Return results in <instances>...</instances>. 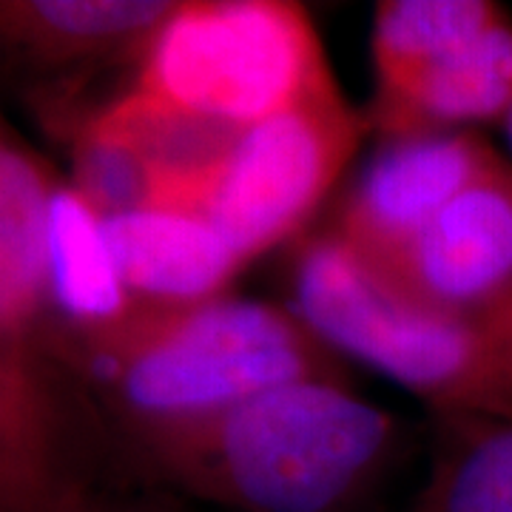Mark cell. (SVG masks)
Segmentation results:
<instances>
[{
  "label": "cell",
  "instance_id": "cell-8",
  "mask_svg": "<svg viewBox=\"0 0 512 512\" xmlns=\"http://www.w3.org/2000/svg\"><path fill=\"white\" fill-rule=\"evenodd\" d=\"M370 271L433 311L487 316L512 296V168L495 163Z\"/></svg>",
  "mask_w": 512,
  "mask_h": 512
},
{
  "label": "cell",
  "instance_id": "cell-18",
  "mask_svg": "<svg viewBox=\"0 0 512 512\" xmlns=\"http://www.w3.org/2000/svg\"><path fill=\"white\" fill-rule=\"evenodd\" d=\"M3 140H6V134H3V128H0V146H3Z\"/></svg>",
  "mask_w": 512,
  "mask_h": 512
},
{
  "label": "cell",
  "instance_id": "cell-5",
  "mask_svg": "<svg viewBox=\"0 0 512 512\" xmlns=\"http://www.w3.org/2000/svg\"><path fill=\"white\" fill-rule=\"evenodd\" d=\"M333 80L308 12L288 0H177L128 92L231 131Z\"/></svg>",
  "mask_w": 512,
  "mask_h": 512
},
{
  "label": "cell",
  "instance_id": "cell-13",
  "mask_svg": "<svg viewBox=\"0 0 512 512\" xmlns=\"http://www.w3.org/2000/svg\"><path fill=\"white\" fill-rule=\"evenodd\" d=\"M49 279L57 311L72 325L109 322L131 305L111 256L103 217H97L69 183L57 185L49 211Z\"/></svg>",
  "mask_w": 512,
  "mask_h": 512
},
{
  "label": "cell",
  "instance_id": "cell-3",
  "mask_svg": "<svg viewBox=\"0 0 512 512\" xmlns=\"http://www.w3.org/2000/svg\"><path fill=\"white\" fill-rule=\"evenodd\" d=\"M66 325L114 447L282 384H348L339 356L296 313L231 293L194 305L131 299L109 322Z\"/></svg>",
  "mask_w": 512,
  "mask_h": 512
},
{
  "label": "cell",
  "instance_id": "cell-12",
  "mask_svg": "<svg viewBox=\"0 0 512 512\" xmlns=\"http://www.w3.org/2000/svg\"><path fill=\"white\" fill-rule=\"evenodd\" d=\"M413 512H512V410L439 416Z\"/></svg>",
  "mask_w": 512,
  "mask_h": 512
},
{
  "label": "cell",
  "instance_id": "cell-16",
  "mask_svg": "<svg viewBox=\"0 0 512 512\" xmlns=\"http://www.w3.org/2000/svg\"><path fill=\"white\" fill-rule=\"evenodd\" d=\"M484 330L490 333V339H493L495 350H498V356H501V365H504V376H507V384H510V393H512V296L510 299H504L498 308L487 313V316H481L478 319Z\"/></svg>",
  "mask_w": 512,
  "mask_h": 512
},
{
  "label": "cell",
  "instance_id": "cell-11",
  "mask_svg": "<svg viewBox=\"0 0 512 512\" xmlns=\"http://www.w3.org/2000/svg\"><path fill=\"white\" fill-rule=\"evenodd\" d=\"M126 293L148 305H194L228 293L245 268L228 239L191 208H151L103 220Z\"/></svg>",
  "mask_w": 512,
  "mask_h": 512
},
{
  "label": "cell",
  "instance_id": "cell-2",
  "mask_svg": "<svg viewBox=\"0 0 512 512\" xmlns=\"http://www.w3.org/2000/svg\"><path fill=\"white\" fill-rule=\"evenodd\" d=\"M399 450V421L342 382H291L117 447L120 484L234 512H356Z\"/></svg>",
  "mask_w": 512,
  "mask_h": 512
},
{
  "label": "cell",
  "instance_id": "cell-10",
  "mask_svg": "<svg viewBox=\"0 0 512 512\" xmlns=\"http://www.w3.org/2000/svg\"><path fill=\"white\" fill-rule=\"evenodd\" d=\"M512 109V18L507 9L390 94H373L367 123L382 140L450 134Z\"/></svg>",
  "mask_w": 512,
  "mask_h": 512
},
{
  "label": "cell",
  "instance_id": "cell-14",
  "mask_svg": "<svg viewBox=\"0 0 512 512\" xmlns=\"http://www.w3.org/2000/svg\"><path fill=\"white\" fill-rule=\"evenodd\" d=\"M501 12L490 0H382L370 37L376 94L396 92L436 57L487 29Z\"/></svg>",
  "mask_w": 512,
  "mask_h": 512
},
{
  "label": "cell",
  "instance_id": "cell-15",
  "mask_svg": "<svg viewBox=\"0 0 512 512\" xmlns=\"http://www.w3.org/2000/svg\"><path fill=\"white\" fill-rule=\"evenodd\" d=\"M66 512H185V507L183 498L163 490L111 484L83 495Z\"/></svg>",
  "mask_w": 512,
  "mask_h": 512
},
{
  "label": "cell",
  "instance_id": "cell-7",
  "mask_svg": "<svg viewBox=\"0 0 512 512\" xmlns=\"http://www.w3.org/2000/svg\"><path fill=\"white\" fill-rule=\"evenodd\" d=\"M174 0H0V80L63 137L111 74L131 77Z\"/></svg>",
  "mask_w": 512,
  "mask_h": 512
},
{
  "label": "cell",
  "instance_id": "cell-1",
  "mask_svg": "<svg viewBox=\"0 0 512 512\" xmlns=\"http://www.w3.org/2000/svg\"><path fill=\"white\" fill-rule=\"evenodd\" d=\"M57 174L0 146V512H66L120 484L117 447L49 279Z\"/></svg>",
  "mask_w": 512,
  "mask_h": 512
},
{
  "label": "cell",
  "instance_id": "cell-17",
  "mask_svg": "<svg viewBox=\"0 0 512 512\" xmlns=\"http://www.w3.org/2000/svg\"><path fill=\"white\" fill-rule=\"evenodd\" d=\"M504 120H507V134H510V143H512V109H510V114L504 117Z\"/></svg>",
  "mask_w": 512,
  "mask_h": 512
},
{
  "label": "cell",
  "instance_id": "cell-9",
  "mask_svg": "<svg viewBox=\"0 0 512 512\" xmlns=\"http://www.w3.org/2000/svg\"><path fill=\"white\" fill-rule=\"evenodd\" d=\"M495 163L498 154L470 128L384 140L330 231L367 268H379Z\"/></svg>",
  "mask_w": 512,
  "mask_h": 512
},
{
  "label": "cell",
  "instance_id": "cell-4",
  "mask_svg": "<svg viewBox=\"0 0 512 512\" xmlns=\"http://www.w3.org/2000/svg\"><path fill=\"white\" fill-rule=\"evenodd\" d=\"M291 293V311L319 342L399 382L436 416L512 410L504 365L484 325L390 288L333 231L299 245Z\"/></svg>",
  "mask_w": 512,
  "mask_h": 512
},
{
  "label": "cell",
  "instance_id": "cell-6",
  "mask_svg": "<svg viewBox=\"0 0 512 512\" xmlns=\"http://www.w3.org/2000/svg\"><path fill=\"white\" fill-rule=\"evenodd\" d=\"M370 131L336 80L242 128L200 200L202 217L248 265L293 239L336 188Z\"/></svg>",
  "mask_w": 512,
  "mask_h": 512
}]
</instances>
